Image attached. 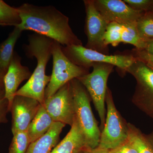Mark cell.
<instances>
[{
    "label": "cell",
    "instance_id": "5b68a950",
    "mask_svg": "<svg viewBox=\"0 0 153 153\" xmlns=\"http://www.w3.org/2000/svg\"><path fill=\"white\" fill-rule=\"evenodd\" d=\"M62 51L71 62L77 66L90 69L94 63H104L117 66L124 73L137 59L130 54L106 55L88 49L82 45H71L63 47Z\"/></svg>",
    "mask_w": 153,
    "mask_h": 153
},
{
    "label": "cell",
    "instance_id": "4316f807",
    "mask_svg": "<svg viewBox=\"0 0 153 153\" xmlns=\"http://www.w3.org/2000/svg\"><path fill=\"white\" fill-rule=\"evenodd\" d=\"M109 153H139L135 147L128 139L122 144L109 150Z\"/></svg>",
    "mask_w": 153,
    "mask_h": 153
},
{
    "label": "cell",
    "instance_id": "e575fe53",
    "mask_svg": "<svg viewBox=\"0 0 153 153\" xmlns=\"http://www.w3.org/2000/svg\"><path fill=\"white\" fill-rule=\"evenodd\" d=\"M152 12H153V9H152Z\"/></svg>",
    "mask_w": 153,
    "mask_h": 153
},
{
    "label": "cell",
    "instance_id": "7c38bea8",
    "mask_svg": "<svg viewBox=\"0 0 153 153\" xmlns=\"http://www.w3.org/2000/svg\"><path fill=\"white\" fill-rule=\"evenodd\" d=\"M40 104L34 99L23 96H15L10 109L12 114L13 135L20 132L27 131L38 112Z\"/></svg>",
    "mask_w": 153,
    "mask_h": 153
},
{
    "label": "cell",
    "instance_id": "ac0fdd59",
    "mask_svg": "<svg viewBox=\"0 0 153 153\" xmlns=\"http://www.w3.org/2000/svg\"><path fill=\"white\" fill-rule=\"evenodd\" d=\"M122 25L123 30L122 35V43L131 44L137 50H145L147 43L140 36L137 30L136 22Z\"/></svg>",
    "mask_w": 153,
    "mask_h": 153
},
{
    "label": "cell",
    "instance_id": "ffe728a7",
    "mask_svg": "<svg viewBox=\"0 0 153 153\" xmlns=\"http://www.w3.org/2000/svg\"><path fill=\"white\" fill-rule=\"evenodd\" d=\"M137 30L146 42L153 41V12H144L136 22Z\"/></svg>",
    "mask_w": 153,
    "mask_h": 153
},
{
    "label": "cell",
    "instance_id": "9c48e42d",
    "mask_svg": "<svg viewBox=\"0 0 153 153\" xmlns=\"http://www.w3.org/2000/svg\"><path fill=\"white\" fill-rule=\"evenodd\" d=\"M54 122L71 126L75 113L71 81L62 86L52 96L46 98L43 104Z\"/></svg>",
    "mask_w": 153,
    "mask_h": 153
},
{
    "label": "cell",
    "instance_id": "5bb4252c",
    "mask_svg": "<svg viewBox=\"0 0 153 153\" xmlns=\"http://www.w3.org/2000/svg\"><path fill=\"white\" fill-rule=\"evenodd\" d=\"M85 146L84 135L75 116L70 131L51 153H76Z\"/></svg>",
    "mask_w": 153,
    "mask_h": 153
},
{
    "label": "cell",
    "instance_id": "d6a6232c",
    "mask_svg": "<svg viewBox=\"0 0 153 153\" xmlns=\"http://www.w3.org/2000/svg\"><path fill=\"white\" fill-rule=\"evenodd\" d=\"M76 153H84V152H83V151H82V150H81L79 151V152H77Z\"/></svg>",
    "mask_w": 153,
    "mask_h": 153
},
{
    "label": "cell",
    "instance_id": "cb8c5ba5",
    "mask_svg": "<svg viewBox=\"0 0 153 153\" xmlns=\"http://www.w3.org/2000/svg\"><path fill=\"white\" fill-rule=\"evenodd\" d=\"M132 8L146 12L152 11L153 8V0H123Z\"/></svg>",
    "mask_w": 153,
    "mask_h": 153
},
{
    "label": "cell",
    "instance_id": "2e32d148",
    "mask_svg": "<svg viewBox=\"0 0 153 153\" xmlns=\"http://www.w3.org/2000/svg\"><path fill=\"white\" fill-rule=\"evenodd\" d=\"M54 122L44 105L40 104L38 112L27 131L30 143L35 141L47 133Z\"/></svg>",
    "mask_w": 153,
    "mask_h": 153
},
{
    "label": "cell",
    "instance_id": "d6986e66",
    "mask_svg": "<svg viewBox=\"0 0 153 153\" xmlns=\"http://www.w3.org/2000/svg\"><path fill=\"white\" fill-rule=\"evenodd\" d=\"M21 23L19 10L0 0V26L18 27Z\"/></svg>",
    "mask_w": 153,
    "mask_h": 153
},
{
    "label": "cell",
    "instance_id": "1f68e13d",
    "mask_svg": "<svg viewBox=\"0 0 153 153\" xmlns=\"http://www.w3.org/2000/svg\"><path fill=\"white\" fill-rule=\"evenodd\" d=\"M146 64H147L148 66H149V67H150V68H152V69L153 70V65H151V64H148V63H146Z\"/></svg>",
    "mask_w": 153,
    "mask_h": 153
},
{
    "label": "cell",
    "instance_id": "3957f363",
    "mask_svg": "<svg viewBox=\"0 0 153 153\" xmlns=\"http://www.w3.org/2000/svg\"><path fill=\"white\" fill-rule=\"evenodd\" d=\"M74 96L75 117L85 138L86 147L94 149L99 144L101 131L91 107V99L78 79L71 81Z\"/></svg>",
    "mask_w": 153,
    "mask_h": 153
},
{
    "label": "cell",
    "instance_id": "6da1fadb",
    "mask_svg": "<svg viewBox=\"0 0 153 153\" xmlns=\"http://www.w3.org/2000/svg\"><path fill=\"white\" fill-rule=\"evenodd\" d=\"M22 31L31 30L50 38L63 47L82 45L69 24V19L52 6H38L25 3L17 7Z\"/></svg>",
    "mask_w": 153,
    "mask_h": 153
},
{
    "label": "cell",
    "instance_id": "603a6c76",
    "mask_svg": "<svg viewBox=\"0 0 153 153\" xmlns=\"http://www.w3.org/2000/svg\"><path fill=\"white\" fill-rule=\"evenodd\" d=\"M9 153H26L30 143L27 132H20L13 135Z\"/></svg>",
    "mask_w": 153,
    "mask_h": 153
},
{
    "label": "cell",
    "instance_id": "f546056e",
    "mask_svg": "<svg viewBox=\"0 0 153 153\" xmlns=\"http://www.w3.org/2000/svg\"><path fill=\"white\" fill-rule=\"evenodd\" d=\"M145 50L151 55H153V41L148 42Z\"/></svg>",
    "mask_w": 153,
    "mask_h": 153
},
{
    "label": "cell",
    "instance_id": "7402d4cb",
    "mask_svg": "<svg viewBox=\"0 0 153 153\" xmlns=\"http://www.w3.org/2000/svg\"><path fill=\"white\" fill-rule=\"evenodd\" d=\"M123 30V25L117 22L108 23L104 36V44L108 47L109 44L117 47L122 43V35Z\"/></svg>",
    "mask_w": 153,
    "mask_h": 153
},
{
    "label": "cell",
    "instance_id": "8fae6325",
    "mask_svg": "<svg viewBox=\"0 0 153 153\" xmlns=\"http://www.w3.org/2000/svg\"><path fill=\"white\" fill-rule=\"evenodd\" d=\"M96 8L108 23L125 25L136 22L144 12L132 8L123 0H94Z\"/></svg>",
    "mask_w": 153,
    "mask_h": 153
},
{
    "label": "cell",
    "instance_id": "f1b7e54d",
    "mask_svg": "<svg viewBox=\"0 0 153 153\" xmlns=\"http://www.w3.org/2000/svg\"><path fill=\"white\" fill-rule=\"evenodd\" d=\"M6 74V72L0 68V93L5 92L4 77Z\"/></svg>",
    "mask_w": 153,
    "mask_h": 153
},
{
    "label": "cell",
    "instance_id": "7a4b0ae2",
    "mask_svg": "<svg viewBox=\"0 0 153 153\" xmlns=\"http://www.w3.org/2000/svg\"><path fill=\"white\" fill-rule=\"evenodd\" d=\"M29 44L24 46L26 55L29 58L35 57L37 66L30 79L17 91L16 95L23 96L36 100L41 104L45 101V92L51 76L46 74V68L52 57L54 40L34 33L28 36Z\"/></svg>",
    "mask_w": 153,
    "mask_h": 153
},
{
    "label": "cell",
    "instance_id": "83f0119b",
    "mask_svg": "<svg viewBox=\"0 0 153 153\" xmlns=\"http://www.w3.org/2000/svg\"><path fill=\"white\" fill-rule=\"evenodd\" d=\"M82 150L85 153H109V150L96 148L95 149H91L90 148L84 147Z\"/></svg>",
    "mask_w": 153,
    "mask_h": 153
},
{
    "label": "cell",
    "instance_id": "ba28073f",
    "mask_svg": "<svg viewBox=\"0 0 153 153\" xmlns=\"http://www.w3.org/2000/svg\"><path fill=\"white\" fill-rule=\"evenodd\" d=\"M127 72L137 81L132 102L143 112L153 114V70L146 63L137 60L130 66Z\"/></svg>",
    "mask_w": 153,
    "mask_h": 153
},
{
    "label": "cell",
    "instance_id": "52a82bcc",
    "mask_svg": "<svg viewBox=\"0 0 153 153\" xmlns=\"http://www.w3.org/2000/svg\"><path fill=\"white\" fill-rule=\"evenodd\" d=\"M105 102L107 105L106 118L97 148L110 150L127 140L129 128L128 123L116 108L112 92L108 87L107 89Z\"/></svg>",
    "mask_w": 153,
    "mask_h": 153
},
{
    "label": "cell",
    "instance_id": "4fadbf2b",
    "mask_svg": "<svg viewBox=\"0 0 153 153\" xmlns=\"http://www.w3.org/2000/svg\"><path fill=\"white\" fill-rule=\"evenodd\" d=\"M21 61V57L14 52L4 77L5 96L9 102V112L19 85L23 81L30 79L32 74L28 67L22 65Z\"/></svg>",
    "mask_w": 153,
    "mask_h": 153
},
{
    "label": "cell",
    "instance_id": "44dd1931",
    "mask_svg": "<svg viewBox=\"0 0 153 153\" xmlns=\"http://www.w3.org/2000/svg\"><path fill=\"white\" fill-rule=\"evenodd\" d=\"M128 140L137 149L139 153H153V150L148 143L145 135L134 126L128 123Z\"/></svg>",
    "mask_w": 153,
    "mask_h": 153
},
{
    "label": "cell",
    "instance_id": "d4e9b609",
    "mask_svg": "<svg viewBox=\"0 0 153 153\" xmlns=\"http://www.w3.org/2000/svg\"><path fill=\"white\" fill-rule=\"evenodd\" d=\"M5 93H0V123L8 122L7 116L9 111V102L5 96Z\"/></svg>",
    "mask_w": 153,
    "mask_h": 153
},
{
    "label": "cell",
    "instance_id": "9a60e30c",
    "mask_svg": "<svg viewBox=\"0 0 153 153\" xmlns=\"http://www.w3.org/2000/svg\"><path fill=\"white\" fill-rule=\"evenodd\" d=\"M66 125L54 122L47 133L30 143L26 153H51L58 143L60 135Z\"/></svg>",
    "mask_w": 153,
    "mask_h": 153
},
{
    "label": "cell",
    "instance_id": "e0dca14e",
    "mask_svg": "<svg viewBox=\"0 0 153 153\" xmlns=\"http://www.w3.org/2000/svg\"><path fill=\"white\" fill-rule=\"evenodd\" d=\"M22 32L19 27H14L7 38L0 44V68L6 73L15 52L14 47Z\"/></svg>",
    "mask_w": 153,
    "mask_h": 153
},
{
    "label": "cell",
    "instance_id": "4dcf8cb0",
    "mask_svg": "<svg viewBox=\"0 0 153 153\" xmlns=\"http://www.w3.org/2000/svg\"><path fill=\"white\" fill-rule=\"evenodd\" d=\"M146 139L153 150V131L149 134L145 135Z\"/></svg>",
    "mask_w": 153,
    "mask_h": 153
},
{
    "label": "cell",
    "instance_id": "277c9868",
    "mask_svg": "<svg viewBox=\"0 0 153 153\" xmlns=\"http://www.w3.org/2000/svg\"><path fill=\"white\" fill-rule=\"evenodd\" d=\"M91 67V73L76 78L86 88L100 120V130L104 128L106 110L105 99L107 89V81L114 66L104 63H94Z\"/></svg>",
    "mask_w": 153,
    "mask_h": 153
},
{
    "label": "cell",
    "instance_id": "836d02e7",
    "mask_svg": "<svg viewBox=\"0 0 153 153\" xmlns=\"http://www.w3.org/2000/svg\"><path fill=\"white\" fill-rule=\"evenodd\" d=\"M151 117H152V118H153V114L151 116Z\"/></svg>",
    "mask_w": 153,
    "mask_h": 153
},
{
    "label": "cell",
    "instance_id": "30bf717a",
    "mask_svg": "<svg viewBox=\"0 0 153 153\" xmlns=\"http://www.w3.org/2000/svg\"><path fill=\"white\" fill-rule=\"evenodd\" d=\"M83 3L86 13L84 30L87 38L85 47L109 55V48L103 40L108 23L96 8L94 0H85Z\"/></svg>",
    "mask_w": 153,
    "mask_h": 153
},
{
    "label": "cell",
    "instance_id": "8992f818",
    "mask_svg": "<svg viewBox=\"0 0 153 153\" xmlns=\"http://www.w3.org/2000/svg\"><path fill=\"white\" fill-rule=\"evenodd\" d=\"M53 68L51 78L46 88L45 99L52 96L68 82L89 73V69L77 66L64 54L62 45L54 41L52 47Z\"/></svg>",
    "mask_w": 153,
    "mask_h": 153
},
{
    "label": "cell",
    "instance_id": "484cf974",
    "mask_svg": "<svg viewBox=\"0 0 153 153\" xmlns=\"http://www.w3.org/2000/svg\"><path fill=\"white\" fill-rule=\"evenodd\" d=\"M130 55L135 57L137 60L153 66V55L148 53L145 50H138L135 49H133Z\"/></svg>",
    "mask_w": 153,
    "mask_h": 153
}]
</instances>
